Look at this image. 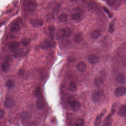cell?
<instances>
[{
  "mask_svg": "<svg viewBox=\"0 0 126 126\" xmlns=\"http://www.w3.org/2000/svg\"><path fill=\"white\" fill-rule=\"evenodd\" d=\"M48 30H49V31L50 33V34L53 35L54 34V33H55V27L53 25H50L48 27Z\"/></svg>",
  "mask_w": 126,
  "mask_h": 126,
  "instance_id": "f1b7e54d",
  "label": "cell"
},
{
  "mask_svg": "<svg viewBox=\"0 0 126 126\" xmlns=\"http://www.w3.org/2000/svg\"><path fill=\"white\" fill-rule=\"evenodd\" d=\"M6 86L8 88H12L14 86V81L12 79H9L6 82Z\"/></svg>",
  "mask_w": 126,
  "mask_h": 126,
  "instance_id": "484cf974",
  "label": "cell"
},
{
  "mask_svg": "<svg viewBox=\"0 0 126 126\" xmlns=\"http://www.w3.org/2000/svg\"><path fill=\"white\" fill-rule=\"evenodd\" d=\"M19 46V44L16 41H12L10 42L8 45V49L12 51H16L17 49H18Z\"/></svg>",
  "mask_w": 126,
  "mask_h": 126,
  "instance_id": "9a60e30c",
  "label": "cell"
},
{
  "mask_svg": "<svg viewBox=\"0 0 126 126\" xmlns=\"http://www.w3.org/2000/svg\"><path fill=\"white\" fill-rule=\"evenodd\" d=\"M2 24V23H0V26H1Z\"/></svg>",
  "mask_w": 126,
  "mask_h": 126,
  "instance_id": "e575fe53",
  "label": "cell"
},
{
  "mask_svg": "<svg viewBox=\"0 0 126 126\" xmlns=\"http://www.w3.org/2000/svg\"><path fill=\"white\" fill-rule=\"evenodd\" d=\"M4 115H5L4 111L3 110L0 109V119L2 118L4 116Z\"/></svg>",
  "mask_w": 126,
  "mask_h": 126,
  "instance_id": "d6a6232c",
  "label": "cell"
},
{
  "mask_svg": "<svg viewBox=\"0 0 126 126\" xmlns=\"http://www.w3.org/2000/svg\"><path fill=\"white\" fill-rule=\"evenodd\" d=\"M37 7V4L36 2L34 1H31L27 3L26 5L27 9L31 12L34 11Z\"/></svg>",
  "mask_w": 126,
  "mask_h": 126,
  "instance_id": "8992f818",
  "label": "cell"
},
{
  "mask_svg": "<svg viewBox=\"0 0 126 126\" xmlns=\"http://www.w3.org/2000/svg\"><path fill=\"white\" fill-rule=\"evenodd\" d=\"M68 16L65 13H62L58 17V20L60 22H65L67 20Z\"/></svg>",
  "mask_w": 126,
  "mask_h": 126,
  "instance_id": "603a6c76",
  "label": "cell"
},
{
  "mask_svg": "<svg viewBox=\"0 0 126 126\" xmlns=\"http://www.w3.org/2000/svg\"><path fill=\"white\" fill-rule=\"evenodd\" d=\"M77 0H70V1H72V2H75V1H77Z\"/></svg>",
  "mask_w": 126,
  "mask_h": 126,
  "instance_id": "836d02e7",
  "label": "cell"
},
{
  "mask_svg": "<svg viewBox=\"0 0 126 126\" xmlns=\"http://www.w3.org/2000/svg\"><path fill=\"white\" fill-rule=\"evenodd\" d=\"M55 42L53 38L45 39L40 44V46L43 49H46L54 47L55 46Z\"/></svg>",
  "mask_w": 126,
  "mask_h": 126,
  "instance_id": "7a4b0ae2",
  "label": "cell"
},
{
  "mask_svg": "<svg viewBox=\"0 0 126 126\" xmlns=\"http://www.w3.org/2000/svg\"><path fill=\"white\" fill-rule=\"evenodd\" d=\"M30 117H31L30 114L27 112H23L21 114V117L24 120L27 119L28 118H29Z\"/></svg>",
  "mask_w": 126,
  "mask_h": 126,
  "instance_id": "83f0119b",
  "label": "cell"
},
{
  "mask_svg": "<svg viewBox=\"0 0 126 126\" xmlns=\"http://www.w3.org/2000/svg\"><path fill=\"white\" fill-rule=\"evenodd\" d=\"M31 24L34 27H39L43 25V21L39 19H32L30 20Z\"/></svg>",
  "mask_w": 126,
  "mask_h": 126,
  "instance_id": "8fae6325",
  "label": "cell"
},
{
  "mask_svg": "<svg viewBox=\"0 0 126 126\" xmlns=\"http://www.w3.org/2000/svg\"><path fill=\"white\" fill-rule=\"evenodd\" d=\"M15 105V102L13 99L11 97H7L4 101V106L6 108L10 109L12 108Z\"/></svg>",
  "mask_w": 126,
  "mask_h": 126,
  "instance_id": "9c48e42d",
  "label": "cell"
},
{
  "mask_svg": "<svg viewBox=\"0 0 126 126\" xmlns=\"http://www.w3.org/2000/svg\"><path fill=\"white\" fill-rule=\"evenodd\" d=\"M101 35V32L98 30L93 31L91 33V37L93 39H97Z\"/></svg>",
  "mask_w": 126,
  "mask_h": 126,
  "instance_id": "e0dca14e",
  "label": "cell"
},
{
  "mask_svg": "<svg viewBox=\"0 0 126 126\" xmlns=\"http://www.w3.org/2000/svg\"><path fill=\"white\" fill-rule=\"evenodd\" d=\"M71 31L69 28H66L59 30L56 33V37L57 39H62L64 37H68L70 35Z\"/></svg>",
  "mask_w": 126,
  "mask_h": 126,
  "instance_id": "6da1fadb",
  "label": "cell"
},
{
  "mask_svg": "<svg viewBox=\"0 0 126 126\" xmlns=\"http://www.w3.org/2000/svg\"><path fill=\"white\" fill-rule=\"evenodd\" d=\"M84 39V36L82 32H77L74 36V41L77 43H80Z\"/></svg>",
  "mask_w": 126,
  "mask_h": 126,
  "instance_id": "5bb4252c",
  "label": "cell"
},
{
  "mask_svg": "<svg viewBox=\"0 0 126 126\" xmlns=\"http://www.w3.org/2000/svg\"><path fill=\"white\" fill-rule=\"evenodd\" d=\"M21 43L23 44V45L25 46H28L31 43V39L30 38H24L22 39V40L21 41Z\"/></svg>",
  "mask_w": 126,
  "mask_h": 126,
  "instance_id": "4316f807",
  "label": "cell"
},
{
  "mask_svg": "<svg viewBox=\"0 0 126 126\" xmlns=\"http://www.w3.org/2000/svg\"><path fill=\"white\" fill-rule=\"evenodd\" d=\"M84 121L83 119L78 118L77 119L75 122V126H84Z\"/></svg>",
  "mask_w": 126,
  "mask_h": 126,
  "instance_id": "d4e9b609",
  "label": "cell"
},
{
  "mask_svg": "<svg viewBox=\"0 0 126 126\" xmlns=\"http://www.w3.org/2000/svg\"><path fill=\"white\" fill-rule=\"evenodd\" d=\"M104 115L103 112H101L95 118L94 121V126H100L102 122V118Z\"/></svg>",
  "mask_w": 126,
  "mask_h": 126,
  "instance_id": "ac0fdd59",
  "label": "cell"
},
{
  "mask_svg": "<svg viewBox=\"0 0 126 126\" xmlns=\"http://www.w3.org/2000/svg\"><path fill=\"white\" fill-rule=\"evenodd\" d=\"M108 31L112 33L114 31V25L113 23H110L109 25Z\"/></svg>",
  "mask_w": 126,
  "mask_h": 126,
  "instance_id": "1f68e13d",
  "label": "cell"
},
{
  "mask_svg": "<svg viewBox=\"0 0 126 126\" xmlns=\"http://www.w3.org/2000/svg\"><path fill=\"white\" fill-rule=\"evenodd\" d=\"M115 109H113L110 113L103 121L102 126H110L112 124V116L115 112Z\"/></svg>",
  "mask_w": 126,
  "mask_h": 126,
  "instance_id": "5b68a950",
  "label": "cell"
},
{
  "mask_svg": "<svg viewBox=\"0 0 126 126\" xmlns=\"http://www.w3.org/2000/svg\"><path fill=\"white\" fill-rule=\"evenodd\" d=\"M88 60L91 63L94 64L98 63L99 61V58L97 55L93 54L89 56Z\"/></svg>",
  "mask_w": 126,
  "mask_h": 126,
  "instance_id": "30bf717a",
  "label": "cell"
},
{
  "mask_svg": "<svg viewBox=\"0 0 126 126\" xmlns=\"http://www.w3.org/2000/svg\"><path fill=\"white\" fill-rule=\"evenodd\" d=\"M36 106L38 110L42 109L44 107V103L41 97H39L36 102Z\"/></svg>",
  "mask_w": 126,
  "mask_h": 126,
  "instance_id": "d6986e66",
  "label": "cell"
},
{
  "mask_svg": "<svg viewBox=\"0 0 126 126\" xmlns=\"http://www.w3.org/2000/svg\"><path fill=\"white\" fill-rule=\"evenodd\" d=\"M82 14V10L80 7H76L73 8L71 11V18L74 20H79L81 18Z\"/></svg>",
  "mask_w": 126,
  "mask_h": 126,
  "instance_id": "3957f363",
  "label": "cell"
},
{
  "mask_svg": "<svg viewBox=\"0 0 126 126\" xmlns=\"http://www.w3.org/2000/svg\"><path fill=\"white\" fill-rule=\"evenodd\" d=\"M20 30V26L18 24L16 23H13L10 27V31L12 32H18Z\"/></svg>",
  "mask_w": 126,
  "mask_h": 126,
  "instance_id": "7402d4cb",
  "label": "cell"
},
{
  "mask_svg": "<svg viewBox=\"0 0 126 126\" xmlns=\"http://www.w3.org/2000/svg\"><path fill=\"white\" fill-rule=\"evenodd\" d=\"M1 70L4 72H6L8 71L9 69V64L7 62H4L2 63L1 65Z\"/></svg>",
  "mask_w": 126,
  "mask_h": 126,
  "instance_id": "ffe728a7",
  "label": "cell"
},
{
  "mask_svg": "<svg viewBox=\"0 0 126 126\" xmlns=\"http://www.w3.org/2000/svg\"><path fill=\"white\" fill-rule=\"evenodd\" d=\"M104 82V80L102 77H96L94 79V84L97 86H101Z\"/></svg>",
  "mask_w": 126,
  "mask_h": 126,
  "instance_id": "44dd1931",
  "label": "cell"
},
{
  "mask_svg": "<svg viewBox=\"0 0 126 126\" xmlns=\"http://www.w3.org/2000/svg\"><path fill=\"white\" fill-rule=\"evenodd\" d=\"M118 114L121 117H125L126 115V106L125 104L121 105L118 109Z\"/></svg>",
  "mask_w": 126,
  "mask_h": 126,
  "instance_id": "4fadbf2b",
  "label": "cell"
},
{
  "mask_svg": "<svg viewBox=\"0 0 126 126\" xmlns=\"http://www.w3.org/2000/svg\"><path fill=\"white\" fill-rule=\"evenodd\" d=\"M116 81L117 83L124 84L126 82V76L124 74H119L116 77Z\"/></svg>",
  "mask_w": 126,
  "mask_h": 126,
  "instance_id": "7c38bea8",
  "label": "cell"
},
{
  "mask_svg": "<svg viewBox=\"0 0 126 126\" xmlns=\"http://www.w3.org/2000/svg\"><path fill=\"white\" fill-rule=\"evenodd\" d=\"M69 89L72 92H76L77 90V84L73 82L70 83L69 84Z\"/></svg>",
  "mask_w": 126,
  "mask_h": 126,
  "instance_id": "cb8c5ba5",
  "label": "cell"
},
{
  "mask_svg": "<svg viewBox=\"0 0 126 126\" xmlns=\"http://www.w3.org/2000/svg\"><path fill=\"white\" fill-rule=\"evenodd\" d=\"M103 95V91L97 90L94 92L92 94V99L94 103H97L100 101Z\"/></svg>",
  "mask_w": 126,
  "mask_h": 126,
  "instance_id": "277c9868",
  "label": "cell"
},
{
  "mask_svg": "<svg viewBox=\"0 0 126 126\" xmlns=\"http://www.w3.org/2000/svg\"><path fill=\"white\" fill-rule=\"evenodd\" d=\"M86 64L83 62H81L79 63L76 65V68L77 70L81 72H84L86 70Z\"/></svg>",
  "mask_w": 126,
  "mask_h": 126,
  "instance_id": "2e32d148",
  "label": "cell"
},
{
  "mask_svg": "<svg viewBox=\"0 0 126 126\" xmlns=\"http://www.w3.org/2000/svg\"><path fill=\"white\" fill-rule=\"evenodd\" d=\"M126 89L125 87H119L116 88L115 91V94L117 97H120L124 95L126 93Z\"/></svg>",
  "mask_w": 126,
  "mask_h": 126,
  "instance_id": "52a82bcc",
  "label": "cell"
},
{
  "mask_svg": "<svg viewBox=\"0 0 126 126\" xmlns=\"http://www.w3.org/2000/svg\"><path fill=\"white\" fill-rule=\"evenodd\" d=\"M71 109L73 111H77L81 107V104L79 101L76 100H72L70 102Z\"/></svg>",
  "mask_w": 126,
  "mask_h": 126,
  "instance_id": "ba28073f",
  "label": "cell"
},
{
  "mask_svg": "<svg viewBox=\"0 0 126 126\" xmlns=\"http://www.w3.org/2000/svg\"><path fill=\"white\" fill-rule=\"evenodd\" d=\"M106 1L109 5L113 6L116 2V0H106Z\"/></svg>",
  "mask_w": 126,
  "mask_h": 126,
  "instance_id": "4dcf8cb0",
  "label": "cell"
},
{
  "mask_svg": "<svg viewBox=\"0 0 126 126\" xmlns=\"http://www.w3.org/2000/svg\"><path fill=\"white\" fill-rule=\"evenodd\" d=\"M103 8L104 11L108 14V16H109L110 18L112 17V16H113V14H112V13H111V12L108 8H107L106 7H104V6L103 7Z\"/></svg>",
  "mask_w": 126,
  "mask_h": 126,
  "instance_id": "f546056e",
  "label": "cell"
}]
</instances>
